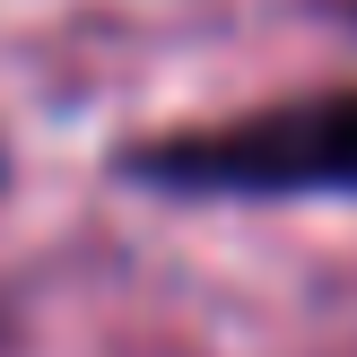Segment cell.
Returning <instances> with one entry per match:
<instances>
[{"label":"cell","mask_w":357,"mask_h":357,"mask_svg":"<svg viewBox=\"0 0 357 357\" xmlns=\"http://www.w3.org/2000/svg\"><path fill=\"white\" fill-rule=\"evenodd\" d=\"M114 174L166 201H357V87L131 139Z\"/></svg>","instance_id":"1"}]
</instances>
